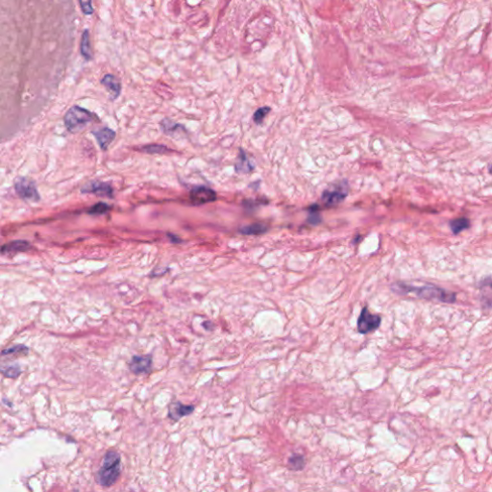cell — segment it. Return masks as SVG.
<instances>
[{
	"mask_svg": "<svg viewBox=\"0 0 492 492\" xmlns=\"http://www.w3.org/2000/svg\"><path fill=\"white\" fill-rule=\"evenodd\" d=\"M391 289L399 294L412 293L419 298L437 300L443 303H454L457 298L455 292L448 291L434 285H425L421 287H416L405 283H395L392 285Z\"/></svg>",
	"mask_w": 492,
	"mask_h": 492,
	"instance_id": "1",
	"label": "cell"
},
{
	"mask_svg": "<svg viewBox=\"0 0 492 492\" xmlns=\"http://www.w3.org/2000/svg\"><path fill=\"white\" fill-rule=\"evenodd\" d=\"M121 474V457L115 450H109L95 474L96 483L102 488H111L117 482Z\"/></svg>",
	"mask_w": 492,
	"mask_h": 492,
	"instance_id": "2",
	"label": "cell"
},
{
	"mask_svg": "<svg viewBox=\"0 0 492 492\" xmlns=\"http://www.w3.org/2000/svg\"><path fill=\"white\" fill-rule=\"evenodd\" d=\"M97 116L87 109L73 106L64 115V122L65 128L71 134H77L87 127L88 124L97 121Z\"/></svg>",
	"mask_w": 492,
	"mask_h": 492,
	"instance_id": "3",
	"label": "cell"
},
{
	"mask_svg": "<svg viewBox=\"0 0 492 492\" xmlns=\"http://www.w3.org/2000/svg\"><path fill=\"white\" fill-rule=\"evenodd\" d=\"M15 192L25 201L37 203L41 200L40 193L33 180L26 177H18L15 180Z\"/></svg>",
	"mask_w": 492,
	"mask_h": 492,
	"instance_id": "4",
	"label": "cell"
},
{
	"mask_svg": "<svg viewBox=\"0 0 492 492\" xmlns=\"http://www.w3.org/2000/svg\"><path fill=\"white\" fill-rule=\"evenodd\" d=\"M348 195V185L346 182H340L324 191L321 200L328 207H333L342 203Z\"/></svg>",
	"mask_w": 492,
	"mask_h": 492,
	"instance_id": "5",
	"label": "cell"
},
{
	"mask_svg": "<svg viewBox=\"0 0 492 492\" xmlns=\"http://www.w3.org/2000/svg\"><path fill=\"white\" fill-rule=\"evenodd\" d=\"M382 318L378 315H372L367 307H364L358 318L357 329L360 334H368L377 330L381 325Z\"/></svg>",
	"mask_w": 492,
	"mask_h": 492,
	"instance_id": "6",
	"label": "cell"
},
{
	"mask_svg": "<svg viewBox=\"0 0 492 492\" xmlns=\"http://www.w3.org/2000/svg\"><path fill=\"white\" fill-rule=\"evenodd\" d=\"M81 193L84 194H93L98 197H105V198H114V190L112 186L102 181H89L86 183L82 189Z\"/></svg>",
	"mask_w": 492,
	"mask_h": 492,
	"instance_id": "7",
	"label": "cell"
},
{
	"mask_svg": "<svg viewBox=\"0 0 492 492\" xmlns=\"http://www.w3.org/2000/svg\"><path fill=\"white\" fill-rule=\"evenodd\" d=\"M190 201L194 206H200L204 204H208L211 202H214L216 200V193L214 190L204 187V186H199L195 187L191 190L190 192Z\"/></svg>",
	"mask_w": 492,
	"mask_h": 492,
	"instance_id": "8",
	"label": "cell"
},
{
	"mask_svg": "<svg viewBox=\"0 0 492 492\" xmlns=\"http://www.w3.org/2000/svg\"><path fill=\"white\" fill-rule=\"evenodd\" d=\"M152 355H135L131 358L128 366L130 371L135 375L147 374L152 370Z\"/></svg>",
	"mask_w": 492,
	"mask_h": 492,
	"instance_id": "9",
	"label": "cell"
},
{
	"mask_svg": "<svg viewBox=\"0 0 492 492\" xmlns=\"http://www.w3.org/2000/svg\"><path fill=\"white\" fill-rule=\"evenodd\" d=\"M194 409L195 406L193 405H185L180 401H174L169 406L168 416L173 422H178L181 418L191 415Z\"/></svg>",
	"mask_w": 492,
	"mask_h": 492,
	"instance_id": "10",
	"label": "cell"
},
{
	"mask_svg": "<svg viewBox=\"0 0 492 492\" xmlns=\"http://www.w3.org/2000/svg\"><path fill=\"white\" fill-rule=\"evenodd\" d=\"M91 133L96 139L99 147L103 151L107 150L116 139V132L109 127L94 129L91 131Z\"/></svg>",
	"mask_w": 492,
	"mask_h": 492,
	"instance_id": "11",
	"label": "cell"
},
{
	"mask_svg": "<svg viewBox=\"0 0 492 492\" xmlns=\"http://www.w3.org/2000/svg\"><path fill=\"white\" fill-rule=\"evenodd\" d=\"M32 248V245L27 240H13L8 243H5L1 247L2 255H10V254H18L21 252H27Z\"/></svg>",
	"mask_w": 492,
	"mask_h": 492,
	"instance_id": "12",
	"label": "cell"
},
{
	"mask_svg": "<svg viewBox=\"0 0 492 492\" xmlns=\"http://www.w3.org/2000/svg\"><path fill=\"white\" fill-rule=\"evenodd\" d=\"M160 125H161V130L163 131L164 134L172 137V138H175V139L181 138V136H184L185 133L187 132L186 128L183 125L176 123L171 118L163 119L160 122Z\"/></svg>",
	"mask_w": 492,
	"mask_h": 492,
	"instance_id": "13",
	"label": "cell"
},
{
	"mask_svg": "<svg viewBox=\"0 0 492 492\" xmlns=\"http://www.w3.org/2000/svg\"><path fill=\"white\" fill-rule=\"evenodd\" d=\"M100 83L106 87L112 100H116L119 96L121 92V84L115 75L113 74L105 75L101 79Z\"/></svg>",
	"mask_w": 492,
	"mask_h": 492,
	"instance_id": "14",
	"label": "cell"
},
{
	"mask_svg": "<svg viewBox=\"0 0 492 492\" xmlns=\"http://www.w3.org/2000/svg\"><path fill=\"white\" fill-rule=\"evenodd\" d=\"M235 172L237 173H249L254 170V165L251 163V160L247 157L244 150H240L237 156L235 165Z\"/></svg>",
	"mask_w": 492,
	"mask_h": 492,
	"instance_id": "15",
	"label": "cell"
},
{
	"mask_svg": "<svg viewBox=\"0 0 492 492\" xmlns=\"http://www.w3.org/2000/svg\"><path fill=\"white\" fill-rule=\"evenodd\" d=\"M470 225V220L467 217H458L449 221L450 229L454 235H459L464 230H467Z\"/></svg>",
	"mask_w": 492,
	"mask_h": 492,
	"instance_id": "16",
	"label": "cell"
},
{
	"mask_svg": "<svg viewBox=\"0 0 492 492\" xmlns=\"http://www.w3.org/2000/svg\"><path fill=\"white\" fill-rule=\"evenodd\" d=\"M139 151L146 153V154H151V155H157V154L164 155V154L171 153V152H172V149L169 148L168 146H166L164 145L154 144V145H144V146H142V147L139 148Z\"/></svg>",
	"mask_w": 492,
	"mask_h": 492,
	"instance_id": "17",
	"label": "cell"
},
{
	"mask_svg": "<svg viewBox=\"0 0 492 492\" xmlns=\"http://www.w3.org/2000/svg\"><path fill=\"white\" fill-rule=\"evenodd\" d=\"M266 231H267V226L262 223H254L251 225H247L239 230L241 234L246 235H262Z\"/></svg>",
	"mask_w": 492,
	"mask_h": 492,
	"instance_id": "18",
	"label": "cell"
},
{
	"mask_svg": "<svg viewBox=\"0 0 492 492\" xmlns=\"http://www.w3.org/2000/svg\"><path fill=\"white\" fill-rule=\"evenodd\" d=\"M81 54L82 56L86 59L87 61H90L93 58L92 50L90 47L89 43V33L87 30H85L82 35V40H81V46H80Z\"/></svg>",
	"mask_w": 492,
	"mask_h": 492,
	"instance_id": "19",
	"label": "cell"
},
{
	"mask_svg": "<svg viewBox=\"0 0 492 492\" xmlns=\"http://www.w3.org/2000/svg\"><path fill=\"white\" fill-rule=\"evenodd\" d=\"M1 373L4 377L10 379H16L22 373L20 364H12L1 367Z\"/></svg>",
	"mask_w": 492,
	"mask_h": 492,
	"instance_id": "20",
	"label": "cell"
},
{
	"mask_svg": "<svg viewBox=\"0 0 492 492\" xmlns=\"http://www.w3.org/2000/svg\"><path fill=\"white\" fill-rule=\"evenodd\" d=\"M29 352V348L26 345L23 344H17L13 345L12 347L3 349L1 352L2 356H8V355H16V354H21V355H27Z\"/></svg>",
	"mask_w": 492,
	"mask_h": 492,
	"instance_id": "21",
	"label": "cell"
},
{
	"mask_svg": "<svg viewBox=\"0 0 492 492\" xmlns=\"http://www.w3.org/2000/svg\"><path fill=\"white\" fill-rule=\"evenodd\" d=\"M111 209V207L104 203V202H98L96 203L95 205L91 206L88 210H87V214H91V215H102V214H105L108 213V211Z\"/></svg>",
	"mask_w": 492,
	"mask_h": 492,
	"instance_id": "22",
	"label": "cell"
},
{
	"mask_svg": "<svg viewBox=\"0 0 492 492\" xmlns=\"http://www.w3.org/2000/svg\"><path fill=\"white\" fill-rule=\"evenodd\" d=\"M289 465L292 470H301L305 466V459L301 455H293L289 459Z\"/></svg>",
	"mask_w": 492,
	"mask_h": 492,
	"instance_id": "23",
	"label": "cell"
},
{
	"mask_svg": "<svg viewBox=\"0 0 492 492\" xmlns=\"http://www.w3.org/2000/svg\"><path fill=\"white\" fill-rule=\"evenodd\" d=\"M270 112V108L269 107H261L260 109H258L257 111L255 112L254 114V121L255 123L257 124H260L263 120V118L265 117V116Z\"/></svg>",
	"mask_w": 492,
	"mask_h": 492,
	"instance_id": "24",
	"label": "cell"
},
{
	"mask_svg": "<svg viewBox=\"0 0 492 492\" xmlns=\"http://www.w3.org/2000/svg\"><path fill=\"white\" fill-rule=\"evenodd\" d=\"M79 3H80V6H81V9H82V12L85 14V15H92L93 12H94V9L91 5V0H79Z\"/></svg>",
	"mask_w": 492,
	"mask_h": 492,
	"instance_id": "25",
	"label": "cell"
},
{
	"mask_svg": "<svg viewBox=\"0 0 492 492\" xmlns=\"http://www.w3.org/2000/svg\"><path fill=\"white\" fill-rule=\"evenodd\" d=\"M317 206H313L311 208V212H310V216H309V222L311 224H318L320 222V215L318 214V208L316 209Z\"/></svg>",
	"mask_w": 492,
	"mask_h": 492,
	"instance_id": "26",
	"label": "cell"
},
{
	"mask_svg": "<svg viewBox=\"0 0 492 492\" xmlns=\"http://www.w3.org/2000/svg\"><path fill=\"white\" fill-rule=\"evenodd\" d=\"M202 326H203L206 330H208V331H211V330L214 328L213 323H212V322H210V321H205V322L202 324Z\"/></svg>",
	"mask_w": 492,
	"mask_h": 492,
	"instance_id": "27",
	"label": "cell"
},
{
	"mask_svg": "<svg viewBox=\"0 0 492 492\" xmlns=\"http://www.w3.org/2000/svg\"><path fill=\"white\" fill-rule=\"evenodd\" d=\"M169 237H171V238H172V241H173V242H177V241H181V240L179 239V237H178L177 235H172V234H169Z\"/></svg>",
	"mask_w": 492,
	"mask_h": 492,
	"instance_id": "28",
	"label": "cell"
},
{
	"mask_svg": "<svg viewBox=\"0 0 492 492\" xmlns=\"http://www.w3.org/2000/svg\"><path fill=\"white\" fill-rule=\"evenodd\" d=\"M489 172H490V174L492 175V164L489 167Z\"/></svg>",
	"mask_w": 492,
	"mask_h": 492,
	"instance_id": "29",
	"label": "cell"
},
{
	"mask_svg": "<svg viewBox=\"0 0 492 492\" xmlns=\"http://www.w3.org/2000/svg\"><path fill=\"white\" fill-rule=\"evenodd\" d=\"M488 286H489V287H490V288H491V289H492V282H490V283L488 284Z\"/></svg>",
	"mask_w": 492,
	"mask_h": 492,
	"instance_id": "30",
	"label": "cell"
}]
</instances>
